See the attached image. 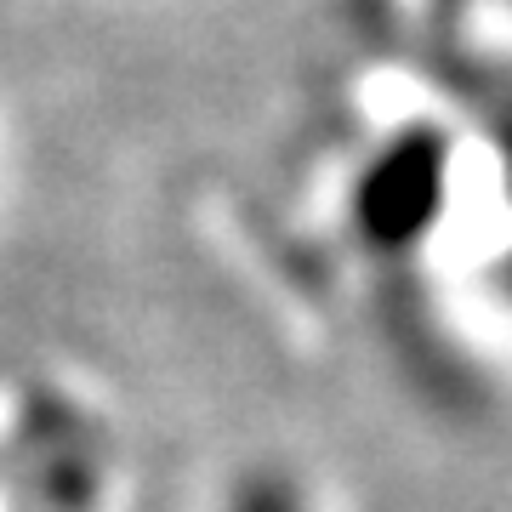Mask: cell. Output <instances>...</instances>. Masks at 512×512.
Here are the masks:
<instances>
[{"label":"cell","mask_w":512,"mask_h":512,"mask_svg":"<svg viewBox=\"0 0 512 512\" xmlns=\"http://www.w3.org/2000/svg\"><path fill=\"white\" fill-rule=\"evenodd\" d=\"M228 512H302V501H296V490L285 478H245Z\"/></svg>","instance_id":"cell-2"},{"label":"cell","mask_w":512,"mask_h":512,"mask_svg":"<svg viewBox=\"0 0 512 512\" xmlns=\"http://www.w3.org/2000/svg\"><path fill=\"white\" fill-rule=\"evenodd\" d=\"M444 137L439 131H404L370 160V171L359 177V194H353V211H359V234L376 245V251H404L416 245L433 217L444 205Z\"/></svg>","instance_id":"cell-1"}]
</instances>
